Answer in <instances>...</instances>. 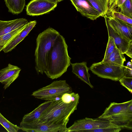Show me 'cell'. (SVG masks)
<instances>
[{"label": "cell", "mask_w": 132, "mask_h": 132, "mask_svg": "<svg viewBox=\"0 0 132 132\" xmlns=\"http://www.w3.org/2000/svg\"><path fill=\"white\" fill-rule=\"evenodd\" d=\"M68 46L63 36L59 34L54 43L47 59L44 73L52 79H57L67 71L71 59Z\"/></svg>", "instance_id": "cell-1"}, {"label": "cell", "mask_w": 132, "mask_h": 132, "mask_svg": "<svg viewBox=\"0 0 132 132\" xmlns=\"http://www.w3.org/2000/svg\"><path fill=\"white\" fill-rule=\"evenodd\" d=\"M79 101L67 103L62 101L60 98L54 100L52 104L39 119L35 121L66 126L70 116L77 110Z\"/></svg>", "instance_id": "cell-2"}, {"label": "cell", "mask_w": 132, "mask_h": 132, "mask_svg": "<svg viewBox=\"0 0 132 132\" xmlns=\"http://www.w3.org/2000/svg\"><path fill=\"white\" fill-rule=\"evenodd\" d=\"M60 34L54 29L49 28L38 36L35 56V69L38 74L40 73L43 74L44 72L50 52L55 41Z\"/></svg>", "instance_id": "cell-3"}, {"label": "cell", "mask_w": 132, "mask_h": 132, "mask_svg": "<svg viewBox=\"0 0 132 132\" xmlns=\"http://www.w3.org/2000/svg\"><path fill=\"white\" fill-rule=\"evenodd\" d=\"M72 92L71 87L65 80H56L33 92L31 95L38 99L49 101L59 98L64 94Z\"/></svg>", "instance_id": "cell-4"}, {"label": "cell", "mask_w": 132, "mask_h": 132, "mask_svg": "<svg viewBox=\"0 0 132 132\" xmlns=\"http://www.w3.org/2000/svg\"><path fill=\"white\" fill-rule=\"evenodd\" d=\"M124 66L122 67L102 61L93 63L89 69L100 78L118 81L124 75Z\"/></svg>", "instance_id": "cell-5"}, {"label": "cell", "mask_w": 132, "mask_h": 132, "mask_svg": "<svg viewBox=\"0 0 132 132\" xmlns=\"http://www.w3.org/2000/svg\"><path fill=\"white\" fill-rule=\"evenodd\" d=\"M113 124L108 120L97 118H88L78 120L67 128V132H86L88 130L103 128Z\"/></svg>", "instance_id": "cell-6"}, {"label": "cell", "mask_w": 132, "mask_h": 132, "mask_svg": "<svg viewBox=\"0 0 132 132\" xmlns=\"http://www.w3.org/2000/svg\"><path fill=\"white\" fill-rule=\"evenodd\" d=\"M20 129L27 132H67L66 126L40 122L36 121L27 122L21 121Z\"/></svg>", "instance_id": "cell-7"}, {"label": "cell", "mask_w": 132, "mask_h": 132, "mask_svg": "<svg viewBox=\"0 0 132 132\" xmlns=\"http://www.w3.org/2000/svg\"><path fill=\"white\" fill-rule=\"evenodd\" d=\"M121 129H132V103L114 115L105 119Z\"/></svg>", "instance_id": "cell-8"}, {"label": "cell", "mask_w": 132, "mask_h": 132, "mask_svg": "<svg viewBox=\"0 0 132 132\" xmlns=\"http://www.w3.org/2000/svg\"><path fill=\"white\" fill-rule=\"evenodd\" d=\"M57 5L48 0H32L26 6L27 14L32 16L43 15L53 10Z\"/></svg>", "instance_id": "cell-9"}, {"label": "cell", "mask_w": 132, "mask_h": 132, "mask_svg": "<svg viewBox=\"0 0 132 132\" xmlns=\"http://www.w3.org/2000/svg\"><path fill=\"white\" fill-rule=\"evenodd\" d=\"M77 11L82 16L94 20L101 16L88 0H70Z\"/></svg>", "instance_id": "cell-10"}, {"label": "cell", "mask_w": 132, "mask_h": 132, "mask_svg": "<svg viewBox=\"0 0 132 132\" xmlns=\"http://www.w3.org/2000/svg\"><path fill=\"white\" fill-rule=\"evenodd\" d=\"M105 21L119 34L129 41L132 40V26L118 19L105 15Z\"/></svg>", "instance_id": "cell-11"}, {"label": "cell", "mask_w": 132, "mask_h": 132, "mask_svg": "<svg viewBox=\"0 0 132 132\" xmlns=\"http://www.w3.org/2000/svg\"><path fill=\"white\" fill-rule=\"evenodd\" d=\"M21 70L20 68L10 63L0 70V82L4 85V89L9 87L17 78Z\"/></svg>", "instance_id": "cell-12"}, {"label": "cell", "mask_w": 132, "mask_h": 132, "mask_svg": "<svg viewBox=\"0 0 132 132\" xmlns=\"http://www.w3.org/2000/svg\"><path fill=\"white\" fill-rule=\"evenodd\" d=\"M37 23L36 20L28 22L23 29L8 43L2 51L7 53L11 51L28 35Z\"/></svg>", "instance_id": "cell-13"}, {"label": "cell", "mask_w": 132, "mask_h": 132, "mask_svg": "<svg viewBox=\"0 0 132 132\" xmlns=\"http://www.w3.org/2000/svg\"><path fill=\"white\" fill-rule=\"evenodd\" d=\"M105 22L109 36L113 38L117 48L122 53L125 54L132 40L129 41L126 39L117 32L107 22Z\"/></svg>", "instance_id": "cell-14"}, {"label": "cell", "mask_w": 132, "mask_h": 132, "mask_svg": "<svg viewBox=\"0 0 132 132\" xmlns=\"http://www.w3.org/2000/svg\"><path fill=\"white\" fill-rule=\"evenodd\" d=\"M72 67V72L84 82L93 88V86L90 82V75L88 72L89 68L85 62L74 63H71Z\"/></svg>", "instance_id": "cell-15"}, {"label": "cell", "mask_w": 132, "mask_h": 132, "mask_svg": "<svg viewBox=\"0 0 132 132\" xmlns=\"http://www.w3.org/2000/svg\"><path fill=\"white\" fill-rule=\"evenodd\" d=\"M28 22L27 19L23 18L8 21L0 20V36L24 26Z\"/></svg>", "instance_id": "cell-16"}, {"label": "cell", "mask_w": 132, "mask_h": 132, "mask_svg": "<svg viewBox=\"0 0 132 132\" xmlns=\"http://www.w3.org/2000/svg\"><path fill=\"white\" fill-rule=\"evenodd\" d=\"M53 100L46 101L39 105L31 112L24 115L22 121L31 122L38 120L52 104Z\"/></svg>", "instance_id": "cell-17"}, {"label": "cell", "mask_w": 132, "mask_h": 132, "mask_svg": "<svg viewBox=\"0 0 132 132\" xmlns=\"http://www.w3.org/2000/svg\"><path fill=\"white\" fill-rule=\"evenodd\" d=\"M131 103H132V100L120 103L114 102L111 103L108 107L105 109L102 114L98 118L105 119L122 110Z\"/></svg>", "instance_id": "cell-18"}, {"label": "cell", "mask_w": 132, "mask_h": 132, "mask_svg": "<svg viewBox=\"0 0 132 132\" xmlns=\"http://www.w3.org/2000/svg\"><path fill=\"white\" fill-rule=\"evenodd\" d=\"M8 11L18 15L22 11L25 5V0H4Z\"/></svg>", "instance_id": "cell-19"}, {"label": "cell", "mask_w": 132, "mask_h": 132, "mask_svg": "<svg viewBox=\"0 0 132 132\" xmlns=\"http://www.w3.org/2000/svg\"><path fill=\"white\" fill-rule=\"evenodd\" d=\"M126 59L124 54L122 53L116 47L108 58L104 61L123 67Z\"/></svg>", "instance_id": "cell-20"}, {"label": "cell", "mask_w": 132, "mask_h": 132, "mask_svg": "<svg viewBox=\"0 0 132 132\" xmlns=\"http://www.w3.org/2000/svg\"><path fill=\"white\" fill-rule=\"evenodd\" d=\"M109 0H88L93 7L104 17L108 10Z\"/></svg>", "instance_id": "cell-21"}, {"label": "cell", "mask_w": 132, "mask_h": 132, "mask_svg": "<svg viewBox=\"0 0 132 132\" xmlns=\"http://www.w3.org/2000/svg\"><path fill=\"white\" fill-rule=\"evenodd\" d=\"M25 26L0 36V52L3 50L12 39L23 29Z\"/></svg>", "instance_id": "cell-22"}, {"label": "cell", "mask_w": 132, "mask_h": 132, "mask_svg": "<svg viewBox=\"0 0 132 132\" xmlns=\"http://www.w3.org/2000/svg\"><path fill=\"white\" fill-rule=\"evenodd\" d=\"M126 0H109L108 10L106 15L108 17H112L114 12H119V10Z\"/></svg>", "instance_id": "cell-23"}, {"label": "cell", "mask_w": 132, "mask_h": 132, "mask_svg": "<svg viewBox=\"0 0 132 132\" xmlns=\"http://www.w3.org/2000/svg\"><path fill=\"white\" fill-rule=\"evenodd\" d=\"M0 124L9 132H17L20 127L14 125L6 119L0 112Z\"/></svg>", "instance_id": "cell-24"}, {"label": "cell", "mask_w": 132, "mask_h": 132, "mask_svg": "<svg viewBox=\"0 0 132 132\" xmlns=\"http://www.w3.org/2000/svg\"><path fill=\"white\" fill-rule=\"evenodd\" d=\"M120 10V12L132 18V0H126Z\"/></svg>", "instance_id": "cell-25"}, {"label": "cell", "mask_w": 132, "mask_h": 132, "mask_svg": "<svg viewBox=\"0 0 132 132\" xmlns=\"http://www.w3.org/2000/svg\"><path fill=\"white\" fill-rule=\"evenodd\" d=\"M79 96L78 93L72 92L64 93L60 97L62 101L67 103L79 100Z\"/></svg>", "instance_id": "cell-26"}, {"label": "cell", "mask_w": 132, "mask_h": 132, "mask_svg": "<svg viewBox=\"0 0 132 132\" xmlns=\"http://www.w3.org/2000/svg\"><path fill=\"white\" fill-rule=\"evenodd\" d=\"M116 47L113 38L109 36L106 50L102 61H104L108 58Z\"/></svg>", "instance_id": "cell-27"}, {"label": "cell", "mask_w": 132, "mask_h": 132, "mask_svg": "<svg viewBox=\"0 0 132 132\" xmlns=\"http://www.w3.org/2000/svg\"><path fill=\"white\" fill-rule=\"evenodd\" d=\"M121 129L118 127L112 125L103 128L95 129L87 131L86 132H119Z\"/></svg>", "instance_id": "cell-28"}, {"label": "cell", "mask_w": 132, "mask_h": 132, "mask_svg": "<svg viewBox=\"0 0 132 132\" xmlns=\"http://www.w3.org/2000/svg\"><path fill=\"white\" fill-rule=\"evenodd\" d=\"M120 84L132 93V77L123 76L119 80Z\"/></svg>", "instance_id": "cell-29"}, {"label": "cell", "mask_w": 132, "mask_h": 132, "mask_svg": "<svg viewBox=\"0 0 132 132\" xmlns=\"http://www.w3.org/2000/svg\"><path fill=\"white\" fill-rule=\"evenodd\" d=\"M112 17L121 20L132 26V18L127 17L119 12H114Z\"/></svg>", "instance_id": "cell-30"}, {"label": "cell", "mask_w": 132, "mask_h": 132, "mask_svg": "<svg viewBox=\"0 0 132 132\" xmlns=\"http://www.w3.org/2000/svg\"><path fill=\"white\" fill-rule=\"evenodd\" d=\"M124 76L126 77H132V62H129L127 63L126 66H124Z\"/></svg>", "instance_id": "cell-31"}, {"label": "cell", "mask_w": 132, "mask_h": 132, "mask_svg": "<svg viewBox=\"0 0 132 132\" xmlns=\"http://www.w3.org/2000/svg\"><path fill=\"white\" fill-rule=\"evenodd\" d=\"M125 54L131 58H132V42L130 43L129 48Z\"/></svg>", "instance_id": "cell-32"}, {"label": "cell", "mask_w": 132, "mask_h": 132, "mask_svg": "<svg viewBox=\"0 0 132 132\" xmlns=\"http://www.w3.org/2000/svg\"><path fill=\"white\" fill-rule=\"evenodd\" d=\"M52 2L57 3L63 0H48Z\"/></svg>", "instance_id": "cell-33"}]
</instances>
